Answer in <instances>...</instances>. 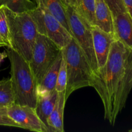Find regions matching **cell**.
Here are the masks:
<instances>
[{"label":"cell","instance_id":"7a4b0ae2","mask_svg":"<svg viewBox=\"0 0 132 132\" xmlns=\"http://www.w3.org/2000/svg\"><path fill=\"white\" fill-rule=\"evenodd\" d=\"M6 51L10 63V78L15 103L35 108L37 83L28 61L12 48L7 47Z\"/></svg>","mask_w":132,"mask_h":132},{"label":"cell","instance_id":"9a60e30c","mask_svg":"<svg viewBox=\"0 0 132 132\" xmlns=\"http://www.w3.org/2000/svg\"><path fill=\"white\" fill-rule=\"evenodd\" d=\"M66 102L65 92H58L56 103L48 119L49 132H64L63 116Z\"/></svg>","mask_w":132,"mask_h":132},{"label":"cell","instance_id":"cb8c5ba5","mask_svg":"<svg viewBox=\"0 0 132 132\" xmlns=\"http://www.w3.org/2000/svg\"><path fill=\"white\" fill-rule=\"evenodd\" d=\"M7 57V53H6V51H3V52H0V64L1 63V62L5 59V58Z\"/></svg>","mask_w":132,"mask_h":132},{"label":"cell","instance_id":"d4e9b609","mask_svg":"<svg viewBox=\"0 0 132 132\" xmlns=\"http://www.w3.org/2000/svg\"><path fill=\"white\" fill-rule=\"evenodd\" d=\"M2 46H6L8 47V45L5 41L4 40V39L1 37V36L0 35V47H2Z\"/></svg>","mask_w":132,"mask_h":132},{"label":"cell","instance_id":"9c48e42d","mask_svg":"<svg viewBox=\"0 0 132 132\" xmlns=\"http://www.w3.org/2000/svg\"><path fill=\"white\" fill-rule=\"evenodd\" d=\"M91 30L94 52L99 70L104 67L106 64L111 46L113 41L116 39L113 35L104 32L96 26H92Z\"/></svg>","mask_w":132,"mask_h":132},{"label":"cell","instance_id":"ba28073f","mask_svg":"<svg viewBox=\"0 0 132 132\" xmlns=\"http://www.w3.org/2000/svg\"><path fill=\"white\" fill-rule=\"evenodd\" d=\"M9 117L19 126V128L37 132H48L37 116L34 108L28 105L13 104L7 107Z\"/></svg>","mask_w":132,"mask_h":132},{"label":"cell","instance_id":"ffe728a7","mask_svg":"<svg viewBox=\"0 0 132 132\" xmlns=\"http://www.w3.org/2000/svg\"><path fill=\"white\" fill-rule=\"evenodd\" d=\"M63 53V52H62ZM67 85V64H66L65 59H64L63 54L62 55V60L59 67V72H58L57 79L56 85H55V90L57 92H65L66 88Z\"/></svg>","mask_w":132,"mask_h":132},{"label":"cell","instance_id":"7402d4cb","mask_svg":"<svg viewBox=\"0 0 132 132\" xmlns=\"http://www.w3.org/2000/svg\"><path fill=\"white\" fill-rule=\"evenodd\" d=\"M112 11L113 15L119 13L126 12V10L123 0H104Z\"/></svg>","mask_w":132,"mask_h":132},{"label":"cell","instance_id":"7c38bea8","mask_svg":"<svg viewBox=\"0 0 132 132\" xmlns=\"http://www.w3.org/2000/svg\"><path fill=\"white\" fill-rule=\"evenodd\" d=\"M62 49L61 52L57 57L49 69L46 71L45 76L42 78L39 83L37 85V95L42 96L46 95L55 90V85L57 79L58 72L62 60Z\"/></svg>","mask_w":132,"mask_h":132},{"label":"cell","instance_id":"ac0fdd59","mask_svg":"<svg viewBox=\"0 0 132 132\" xmlns=\"http://www.w3.org/2000/svg\"><path fill=\"white\" fill-rule=\"evenodd\" d=\"M15 103L10 78L0 80V108H7Z\"/></svg>","mask_w":132,"mask_h":132},{"label":"cell","instance_id":"83f0119b","mask_svg":"<svg viewBox=\"0 0 132 132\" xmlns=\"http://www.w3.org/2000/svg\"></svg>","mask_w":132,"mask_h":132},{"label":"cell","instance_id":"30bf717a","mask_svg":"<svg viewBox=\"0 0 132 132\" xmlns=\"http://www.w3.org/2000/svg\"><path fill=\"white\" fill-rule=\"evenodd\" d=\"M132 88V50H129L125 63V72L116 96L114 120L126 105L128 97Z\"/></svg>","mask_w":132,"mask_h":132},{"label":"cell","instance_id":"4316f807","mask_svg":"<svg viewBox=\"0 0 132 132\" xmlns=\"http://www.w3.org/2000/svg\"><path fill=\"white\" fill-rule=\"evenodd\" d=\"M129 132H132V129H131V130H129Z\"/></svg>","mask_w":132,"mask_h":132},{"label":"cell","instance_id":"52a82bcc","mask_svg":"<svg viewBox=\"0 0 132 132\" xmlns=\"http://www.w3.org/2000/svg\"><path fill=\"white\" fill-rule=\"evenodd\" d=\"M61 51V49L54 41L37 33L32 56L28 61L37 84L39 83Z\"/></svg>","mask_w":132,"mask_h":132},{"label":"cell","instance_id":"277c9868","mask_svg":"<svg viewBox=\"0 0 132 132\" xmlns=\"http://www.w3.org/2000/svg\"><path fill=\"white\" fill-rule=\"evenodd\" d=\"M5 9L9 24L10 48L29 61L37 36L34 21L28 12H14L6 6Z\"/></svg>","mask_w":132,"mask_h":132},{"label":"cell","instance_id":"e0dca14e","mask_svg":"<svg viewBox=\"0 0 132 132\" xmlns=\"http://www.w3.org/2000/svg\"><path fill=\"white\" fill-rule=\"evenodd\" d=\"M73 7L90 25H95V0H77Z\"/></svg>","mask_w":132,"mask_h":132},{"label":"cell","instance_id":"2e32d148","mask_svg":"<svg viewBox=\"0 0 132 132\" xmlns=\"http://www.w3.org/2000/svg\"><path fill=\"white\" fill-rule=\"evenodd\" d=\"M58 92L55 90L46 95L37 97V103L34 108L39 119L48 130V119L56 103Z\"/></svg>","mask_w":132,"mask_h":132},{"label":"cell","instance_id":"484cf974","mask_svg":"<svg viewBox=\"0 0 132 132\" xmlns=\"http://www.w3.org/2000/svg\"><path fill=\"white\" fill-rule=\"evenodd\" d=\"M76 2H77V0H67V3L72 6H75Z\"/></svg>","mask_w":132,"mask_h":132},{"label":"cell","instance_id":"4fadbf2b","mask_svg":"<svg viewBox=\"0 0 132 132\" xmlns=\"http://www.w3.org/2000/svg\"><path fill=\"white\" fill-rule=\"evenodd\" d=\"M95 26L104 32L114 36L113 15L104 0H95Z\"/></svg>","mask_w":132,"mask_h":132},{"label":"cell","instance_id":"5bb4252c","mask_svg":"<svg viewBox=\"0 0 132 132\" xmlns=\"http://www.w3.org/2000/svg\"><path fill=\"white\" fill-rule=\"evenodd\" d=\"M37 6L45 8L61 22L66 29L71 34L67 15V0H35Z\"/></svg>","mask_w":132,"mask_h":132},{"label":"cell","instance_id":"3957f363","mask_svg":"<svg viewBox=\"0 0 132 132\" xmlns=\"http://www.w3.org/2000/svg\"><path fill=\"white\" fill-rule=\"evenodd\" d=\"M67 70V85L65 99L67 101L74 91L93 86L94 72L83 50L73 37L62 49Z\"/></svg>","mask_w":132,"mask_h":132},{"label":"cell","instance_id":"8992f818","mask_svg":"<svg viewBox=\"0 0 132 132\" xmlns=\"http://www.w3.org/2000/svg\"><path fill=\"white\" fill-rule=\"evenodd\" d=\"M67 15L71 34L85 54L94 73L97 72V64L93 45L92 26L71 5H67Z\"/></svg>","mask_w":132,"mask_h":132},{"label":"cell","instance_id":"8fae6325","mask_svg":"<svg viewBox=\"0 0 132 132\" xmlns=\"http://www.w3.org/2000/svg\"><path fill=\"white\" fill-rule=\"evenodd\" d=\"M114 36L129 50H132V19L126 12L113 15Z\"/></svg>","mask_w":132,"mask_h":132},{"label":"cell","instance_id":"603a6c76","mask_svg":"<svg viewBox=\"0 0 132 132\" xmlns=\"http://www.w3.org/2000/svg\"><path fill=\"white\" fill-rule=\"evenodd\" d=\"M0 126L19 128V126L14 122L8 115L7 108H0Z\"/></svg>","mask_w":132,"mask_h":132},{"label":"cell","instance_id":"44dd1931","mask_svg":"<svg viewBox=\"0 0 132 132\" xmlns=\"http://www.w3.org/2000/svg\"><path fill=\"white\" fill-rule=\"evenodd\" d=\"M5 7V5H0V35L7 43L8 47L10 48V33Z\"/></svg>","mask_w":132,"mask_h":132},{"label":"cell","instance_id":"5b68a950","mask_svg":"<svg viewBox=\"0 0 132 132\" xmlns=\"http://www.w3.org/2000/svg\"><path fill=\"white\" fill-rule=\"evenodd\" d=\"M28 12L34 21L37 33L48 37L61 49L65 47L73 37L61 22L45 8L36 5Z\"/></svg>","mask_w":132,"mask_h":132},{"label":"cell","instance_id":"d6986e66","mask_svg":"<svg viewBox=\"0 0 132 132\" xmlns=\"http://www.w3.org/2000/svg\"><path fill=\"white\" fill-rule=\"evenodd\" d=\"M1 5L17 13L28 12L36 6V4L31 0H0Z\"/></svg>","mask_w":132,"mask_h":132},{"label":"cell","instance_id":"6da1fadb","mask_svg":"<svg viewBox=\"0 0 132 132\" xmlns=\"http://www.w3.org/2000/svg\"><path fill=\"white\" fill-rule=\"evenodd\" d=\"M129 49L119 40L112 43L108 59L104 67L94 73L92 87L99 94L103 103L104 119L113 126L116 96L121 82Z\"/></svg>","mask_w":132,"mask_h":132}]
</instances>
